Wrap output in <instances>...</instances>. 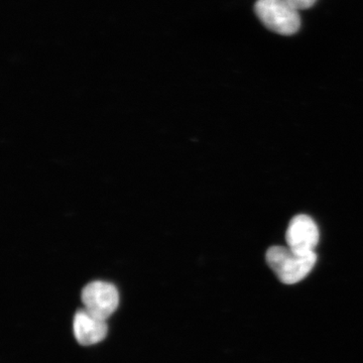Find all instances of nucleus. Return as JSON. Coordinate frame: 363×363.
Segmentation results:
<instances>
[{
  "label": "nucleus",
  "mask_w": 363,
  "mask_h": 363,
  "mask_svg": "<svg viewBox=\"0 0 363 363\" xmlns=\"http://www.w3.org/2000/svg\"><path fill=\"white\" fill-rule=\"evenodd\" d=\"M288 1L293 4L296 9H298V11H301V9H311L316 4L317 0H288Z\"/></svg>",
  "instance_id": "nucleus-6"
},
{
  "label": "nucleus",
  "mask_w": 363,
  "mask_h": 363,
  "mask_svg": "<svg viewBox=\"0 0 363 363\" xmlns=\"http://www.w3.org/2000/svg\"><path fill=\"white\" fill-rule=\"evenodd\" d=\"M267 262L279 281L294 285L303 281L312 271L317 262L315 252L302 255L290 247H272L267 252Z\"/></svg>",
  "instance_id": "nucleus-1"
},
{
  "label": "nucleus",
  "mask_w": 363,
  "mask_h": 363,
  "mask_svg": "<svg viewBox=\"0 0 363 363\" xmlns=\"http://www.w3.org/2000/svg\"><path fill=\"white\" fill-rule=\"evenodd\" d=\"M319 238L317 224L307 215H297L294 217L286 233L288 247L302 255L315 252Z\"/></svg>",
  "instance_id": "nucleus-4"
},
{
  "label": "nucleus",
  "mask_w": 363,
  "mask_h": 363,
  "mask_svg": "<svg viewBox=\"0 0 363 363\" xmlns=\"http://www.w3.org/2000/svg\"><path fill=\"white\" fill-rule=\"evenodd\" d=\"M82 302L91 314L106 320L118 307V291L116 286L107 281H92L83 289Z\"/></svg>",
  "instance_id": "nucleus-3"
},
{
  "label": "nucleus",
  "mask_w": 363,
  "mask_h": 363,
  "mask_svg": "<svg viewBox=\"0 0 363 363\" xmlns=\"http://www.w3.org/2000/svg\"><path fill=\"white\" fill-rule=\"evenodd\" d=\"M74 335L81 345L99 343L107 335L106 320L91 314L86 309L79 310L74 317Z\"/></svg>",
  "instance_id": "nucleus-5"
},
{
  "label": "nucleus",
  "mask_w": 363,
  "mask_h": 363,
  "mask_svg": "<svg viewBox=\"0 0 363 363\" xmlns=\"http://www.w3.org/2000/svg\"><path fill=\"white\" fill-rule=\"evenodd\" d=\"M255 13L272 32L281 35H293L301 28L298 9L288 0H257Z\"/></svg>",
  "instance_id": "nucleus-2"
}]
</instances>
